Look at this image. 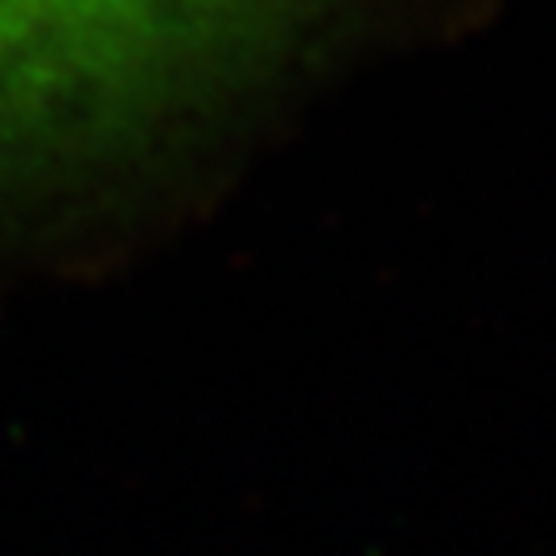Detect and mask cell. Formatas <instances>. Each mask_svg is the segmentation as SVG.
<instances>
[{
	"label": "cell",
	"mask_w": 556,
	"mask_h": 556,
	"mask_svg": "<svg viewBox=\"0 0 556 556\" xmlns=\"http://www.w3.org/2000/svg\"><path fill=\"white\" fill-rule=\"evenodd\" d=\"M239 0H0V178L54 174L128 137Z\"/></svg>",
	"instance_id": "cell-1"
}]
</instances>
